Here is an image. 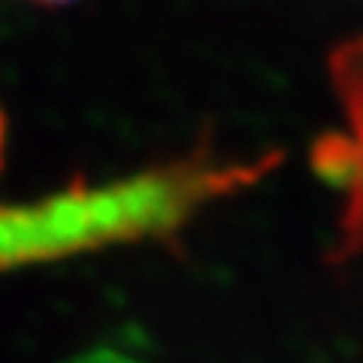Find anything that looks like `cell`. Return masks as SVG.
<instances>
[{
    "label": "cell",
    "instance_id": "cell-1",
    "mask_svg": "<svg viewBox=\"0 0 363 363\" xmlns=\"http://www.w3.org/2000/svg\"><path fill=\"white\" fill-rule=\"evenodd\" d=\"M4 149L6 118L0 112V167ZM260 167L179 164L94 188L73 185L30 203H0V272L157 236L209 197L245 185Z\"/></svg>",
    "mask_w": 363,
    "mask_h": 363
},
{
    "label": "cell",
    "instance_id": "cell-3",
    "mask_svg": "<svg viewBox=\"0 0 363 363\" xmlns=\"http://www.w3.org/2000/svg\"><path fill=\"white\" fill-rule=\"evenodd\" d=\"M30 4H43V6H61V4H73V0H30Z\"/></svg>",
    "mask_w": 363,
    "mask_h": 363
},
{
    "label": "cell",
    "instance_id": "cell-2",
    "mask_svg": "<svg viewBox=\"0 0 363 363\" xmlns=\"http://www.w3.org/2000/svg\"><path fill=\"white\" fill-rule=\"evenodd\" d=\"M330 76L345 116V130L315 145V173L345 194L342 245L363 248V37L339 45L330 58Z\"/></svg>",
    "mask_w": 363,
    "mask_h": 363
}]
</instances>
